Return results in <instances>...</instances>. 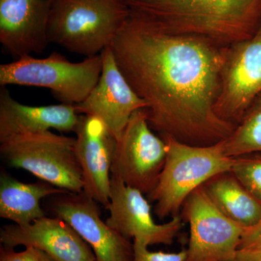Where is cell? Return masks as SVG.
Returning <instances> with one entry per match:
<instances>
[{"mask_svg": "<svg viewBox=\"0 0 261 261\" xmlns=\"http://www.w3.org/2000/svg\"><path fill=\"white\" fill-rule=\"evenodd\" d=\"M110 47L130 87L147 102L149 126L161 137L210 146L233 133L236 126L215 111L224 47L162 32L130 13Z\"/></svg>", "mask_w": 261, "mask_h": 261, "instance_id": "obj_1", "label": "cell"}, {"mask_svg": "<svg viewBox=\"0 0 261 261\" xmlns=\"http://www.w3.org/2000/svg\"><path fill=\"white\" fill-rule=\"evenodd\" d=\"M130 15L168 34L221 47L250 39L261 25V0H121Z\"/></svg>", "mask_w": 261, "mask_h": 261, "instance_id": "obj_2", "label": "cell"}, {"mask_svg": "<svg viewBox=\"0 0 261 261\" xmlns=\"http://www.w3.org/2000/svg\"><path fill=\"white\" fill-rule=\"evenodd\" d=\"M128 17L121 0H53L48 40L70 53L95 56L111 46Z\"/></svg>", "mask_w": 261, "mask_h": 261, "instance_id": "obj_3", "label": "cell"}, {"mask_svg": "<svg viewBox=\"0 0 261 261\" xmlns=\"http://www.w3.org/2000/svg\"><path fill=\"white\" fill-rule=\"evenodd\" d=\"M161 137V136H160ZM167 145L166 162L159 181L147 195L161 219L177 216L192 192L216 175L231 171L234 158L223 152L221 142L210 146L187 145L171 137H161Z\"/></svg>", "mask_w": 261, "mask_h": 261, "instance_id": "obj_4", "label": "cell"}, {"mask_svg": "<svg viewBox=\"0 0 261 261\" xmlns=\"http://www.w3.org/2000/svg\"><path fill=\"white\" fill-rule=\"evenodd\" d=\"M102 70L101 53L79 63H72L56 51L42 59L25 56L0 65V85L49 89L60 102L74 106L89 95Z\"/></svg>", "mask_w": 261, "mask_h": 261, "instance_id": "obj_5", "label": "cell"}, {"mask_svg": "<svg viewBox=\"0 0 261 261\" xmlns=\"http://www.w3.org/2000/svg\"><path fill=\"white\" fill-rule=\"evenodd\" d=\"M75 139L51 130L17 136L0 143L8 166L21 168L42 181L71 193L83 192V173L75 153Z\"/></svg>", "mask_w": 261, "mask_h": 261, "instance_id": "obj_6", "label": "cell"}, {"mask_svg": "<svg viewBox=\"0 0 261 261\" xmlns=\"http://www.w3.org/2000/svg\"><path fill=\"white\" fill-rule=\"evenodd\" d=\"M166 154V142L152 132L145 110H140L117 141L111 174L147 195L157 185Z\"/></svg>", "mask_w": 261, "mask_h": 261, "instance_id": "obj_7", "label": "cell"}, {"mask_svg": "<svg viewBox=\"0 0 261 261\" xmlns=\"http://www.w3.org/2000/svg\"><path fill=\"white\" fill-rule=\"evenodd\" d=\"M261 93V25L250 39L224 47L215 111L235 126Z\"/></svg>", "mask_w": 261, "mask_h": 261, "instance_id": "obj_8", "label": "cell"}, {"mask_svg": "<svg viewBox=\"0 0 261 261\" xmlns=\"http://www.w3.org/2000/svg\"><path fill=\"white\" fill-rule=\"evenodd\" d=\"M182 219L190 224L186 261H231L236 256L245 228L224 216L202 187L187 197Z\"/></svg>", "mask_w": 261, "mask_h": 261, "instance_id": "obj_9", "label": "cell"}, {"mask_svg": "<svg viewBox=\"0 0 261 261\" xmlns=\"http://www.w3.org/2000/svg\"><path fill=\"white\" fill-rule=\"evenodd\" d=\"M149 203L144 194L111 174V200L107 208L110 216L106 221L108 226L126 240H137L147 247L172 245L183 226V219L177 215L167 223L157 224Z\"/></svg>", "mask_w": 261, "mask_h": 261, "instance_id": "obj_10", "label": "cell"}, {"mask_svg": "<svg viewBox=\"0 0 261 261\" xmlns=\"http://www.w3.org/2000/svg\"><path fill=\"white\" fill-rule=\"evenodd\" d=\"M56 197L51 211L88 244L97 261H134V244L103 221L98 202L83 192H67Z\"/></svg>", "mask_w": 261, "mask_h": 261, "instance_id": "obj_11", "label": "cell"}, {"mask_svg": "<svg viewBox=\"0 0 261 261\" xmlns=\"http://www.w3.org/2000/svg\"><path fill=\"white\" fill-rule=\"evenodd\" d=\"M101 56L102 70L99 81L86 99L74 106L79 114L100 119L118 141L133 113L146 109L147 104L130 87L110 46Z\"/></svg>", "mask_w": 261, "mask_h": 261, "instance_id": "obj_12", "label": "cell"}, {"mask_svg": "<svg viewBox=\"0 0 261 261\" xmlns=\"http://www.w3.org/2000/svg\"><path fill=\"white\" fill-rule=\"evenodd\" d=\"M74 133L75 153L83 173V192L107 209L117 140L100 119L89 115L80 116Z\"/></svg>", "mask_w": 261, "mask_h": 261, "instance_id": "obj_13", "label": "cell"}, {"mask_svg": "<svg viewBox=\"0 0 261 261\" xmlns=\"http://www.w3.org/2000/svg\"><path fill=\"white\" fill-rule=\"evenodd\" d=\"M3 246H32L46 252L55 261H97L93 250L74 228L63 219L44 216L25 226H3Z\"/></svg>", "mask_w": 261, "mask_h": 261, "instance_id": "obj_14", "label": "cell"}, {"mask_svg": "<svg viewBox=\"0 0 261 261\" xmlns=\"http://www.w3.org/2000/svg\"><path fill=\"white\" fill-rule=\"evenodd\" d=\"M53 0H0V42L14 58L42 53L49 44Z\"/></svg>", "mask_w": 261, "mask_h": 261, "instance_id": "obj_15", "label": "cell"}, {"mask_svg": "<svg viewBox=\"0 0 261 261\" xmlns=\"http://www.w3.org/2000/svg\"><path fill=\"white\" fill-rule=\"evenodd\" d=\"M80 116L73 105L25 106L10 95L6 87L0 89V143L12 137L42 133L50 129L75 132Z\"/></svg>", "mask_w": 261, "mask_h": 261, "instance_id": "obj_16", "label": "cell"}, {"mask_svg": "<svg viewBox=\"0 0 261 261\" xmlns=\"http://www.w3.org/2000/svg\"><path fill=\"white\" fill-rule=\"evenodd\" d=\"M69 192L47 182L25 184L4 172L0 176V217L20 226L44 217L41 200Z\"/></svg>", "mask_w": 261, "mask_h": 261, "instance_id": "obj_17", "label": "cell"}, {"mask_svg": "<svg viewBox=\"0 0 261 261\" xmlns=\"http://www.w3.org/2000/svg\"><path fill=\"white\" fill-rule=\"evenodd\" d=\"M202 187L214 205L233 222L244 228L261 222V202L231 171L216 175Z\"/></svg>", "mask_w": 261, "mask_h": 261, "instance_id": "obj_18", "label": "cell"}, {"mask_svg": "<svg viewBox=\"0 0 261 261\" xmlns=\"http://www.w3.org/2000/svg\"><path fill=\"white\" fill-rule=\"evenodd\" d=\"M223 152L228 157L261 151V93L257 96L226 140L221 142Z\"/></svg>", "mask_w": 261, "mask_h": 261, "instance_id": "obj_19", "label": "cell"}, {"mask_svg": "<svg viewBox=\"0 0 261 261\" xmlns=\"http://www.w3.org/2000/svg\"><path fill=\"white\" fill-rule=\"evenodd\" d=\"M231 172L261 202V151L235 157Z\"/></svg>", "mask_w": 261, "mask_h": 261, "instance_id": "obj_20", "label": "cell"}, {"mask_svg": "<svg viewBox=\"0 0 261 261\" xmlns=\"http://www.w3.org/2000/svg\"><path fill=\"white\" fill-rule=\"evenodd\" d=\"M134 244V261H186L187 249L178 252H152L148 247L141 242L135 240Z\"/></svg>", "mask_w": 261, "mask_h": 261, "instance_id": "obj_21", "label": "cell"}, {"mask_svg": "<svg viewBox=\"0 0 261 261\" xmlns=\"http://www.w3.org/2000/svg\"><path fill=\"white\" fill-rule=\"evenodd\" d=\"M0 261H55L46 252L32 246L25 247L21 252H16L14 247L1 245Z\"/></svg>", "mask_w": 261, "mask_h": 261, "instance_id": "obj_22", "label": "cell"}, {"mask_svg": "<svg viewBox=\"0 0 261 261\" xmlns=\"http://www.w3.org/2000/svg\"><path fill=\"white\" fill-rule=\"evenodd\" d=\"M261 247V222L245 228L238 250Z\"/></svg>", "mask_w": 261, "mask_h": 261, "instance_id": "obj_23", "label": "cell"}, {"mask_svg": "<svg viewBox=\"0 0 261 261\" xmlns=\"http://www.w3.org/2000/svg\"><path fill=\"white\" fill-rule=\"evenodd\" d=\"M231 261H261V247L240 249Z\"/></svg>", "mask_w": 261, "mask_h": 261, "instance_id": "obj_24", "label": "cell"}]
</instances>
